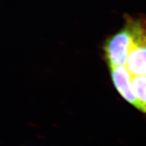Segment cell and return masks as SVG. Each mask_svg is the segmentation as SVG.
I'll list each match as a JSON object with an SVG mask.
<instances>
[{"instance_id":"cell-1","label":"cell","mask_w":146,"mask_h":146,"mask_svg":"<svg viewBox=\"0 0 146 146\" xmlns=\"http://www.w3.org/2000/svg\"><path fill=\"white\" fill-rule=\"evenodd\" d=\"M124 25L104 43V51L109 66H125L135 40L146 27V18L124 15Z\"/></svg>"},{"instance_id":"cell-2","label":"cell","mask_w":146,"mask_h":146,"mask_svg":"<svg viewBox=\"0 0 146 146\" xmlns=\"http://www.w3.org/2000/svg\"><path fill=\"white\" fill-rule=\"evenodd\" d=\"M125 67L132 76L146 75V27L135 38Z\"/></svg>"},{"instance_id":"cell-3","label":"cell","mask_w":146,"mask_h":146,"mask_svg":"<svg viewBox=\"0 0 146 146\" xmlns=\"http://www.w3.org/2000/svg\"><path fill=\"white\" fill-rule=\"evenodd\" d=\"M113 84L122 98L142 111V107L132 88V76L125 66H110Z\"/></svg>"},{"instance_id":"cell-4","label":"cell","mask_w":146,"mask_h":146,"mask_svg":"<svg viewBox=\"0 0 146 146\" xmlns=\"http://www.w3.org/2000/svg\"><path fill=\"white\" fill-rule=\"evenodd\" d=\"M131 85L135 96L142 107V112L146 113V75L132 76Z\"/></svg>"}]
</instances>
